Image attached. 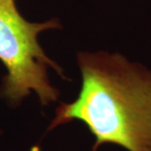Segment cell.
<instances>
[{
  "instance_id": "cell-1",
  "label": "cell",
  "mask_w": 151,
  "mask_h": 151,
  "mask_svg": "<svg viewBox=\"0 0 151 151\" xmlns=\"http://www.w3.org/2000/svg\"><path fill=\"white\" fill-rule=\"evenodd\" d=\"M78 61L81 91L57 107L48 129L78 120L95 137L93 151L107 143L151 151V72L118 53H80Z\"/></svg>"
},
{
  "instance_id": "cell-2",
  "label": "cell",
  "mask_w": 151,
  "mask_h": 151,
  "mask_svg": "<svg viewBox=\"0 0 151 151\" xmlns=\"http://www.w3.org/2000/svg\"><path fill=\"white\" fill-rule=\"evenodd\" d=\"M55 19L44 23L28 22L19 13L15 0H0V61L7 70L1 95L17 105L32 91L42 105L57 101L59 91L51 86L48 68L66 78L63 70L48 58L37 41L40 32L60 29Z\"/></svg>"
}]
</instances>
